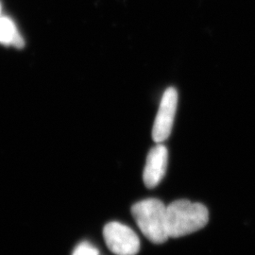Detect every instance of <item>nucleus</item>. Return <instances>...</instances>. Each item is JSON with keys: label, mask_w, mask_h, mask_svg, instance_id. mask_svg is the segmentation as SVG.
<instances>
[{"label": "nucleus", "mask_w": 255, "mask_h": 255, "mask_svg": "<svg viewBox=\"0 0 255 255\" xmlns=\"http://www.w3.org/2000/svg\"><path fill=\"white\" fill-rule=\"evenodd\" d=\"M168 236L184 237L206 226L209 220L207 208L199 202L180 200L166 206Z\"/></svg>", "instance_id": "nucleus-1"}, {"label": "nucleus", "mask_w": 255, "mask_h": 255, "mask_svg": "<svg viewBox=\"0 0 255 255\" xmlns=\"http://www.w3.org/2000/svg\"><path fill=\"white\" fill-rule=\"evenodd\" d=\"M132 217L143 235L154 244L164 243L168 238L166 206L157 199L139 201L131 207Z\"/></svg>", "instance_id": "nucleus-2"}, {"label": "nucleus", "mask_w": 255, "mask_h": 255, "mask_svg": "<svg viewBox=\"0 0 255 255\" xmlns=\"http://www.w3.org/2000/svg\"><path fill=\"white\" fill-rule=\"evenodd\" d=\"M103 237L108 249L115 255H135L139 252V238L126 225L110 222L103 229Z\"/></svg>", "instance_id": "nucleus-3"}, {"label": "nucleus", "mask_w": 255, "mask_h": 255, "mask_svg": "<svg viewBox=\"0 0 255 255\" xmlns=\"http://www.w3.org/2000/svg\"><path fill=\"white\" fill-rule=\"evenodd\" d=\"M178 105V92L169 87L164 91L159 105L152 128V138L157 144H162L171 133Z\"/></svg>", "instance_id": "nucleus-4"}, {"label": "nucleus", "mask_w": 255, "mask_h": 255, "mask_svg": "<svg viewBox=\"0 0 255 255\" xmlns=\"http://www.w3.org/2000/svg\"><path fill=\"white\" fill-rule=\"evenodd\" d=\"M167 163L168 150L163 144H157L149 150L143 172V181L147 188H154L163 180Z\"/></svg>", "instance_id": "nucleus-5"}, {"label": "nucleus", "mask_w": 255, "mask_h": 255, "mask_svg": "<svg viewBox=\"0 0 255 255\" xmlns=\"http://www.w3.org/2000/svg\"><path fill=\"white\" fill-rule=\"evenodd\" d=\"M0 43L16 47L24 46L23 38L19 34L12 21L7 17H0Z\"/></svg>", "instance_id": "nucleus-6"}, {"label": "nucleus", "mask_w": 255, "mask_h": 255, "mask_svg": "<svg viewBox=\"0 0 255 255\" xmlns=\"http://www.w3.org/2000/svg\"><path fill=\"white\" fill-rule=\"evenodd\" d=\"M72 255H99V251L91 244L84 242L75 249Z\"/></svg>", "instance_id": "nucleus-7"}]
</instances>
